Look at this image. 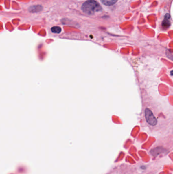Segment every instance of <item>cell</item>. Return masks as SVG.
Here are the masks:
<instances>
[{
  "label": "cell",
  "instance_id": "cell-1",
  "mask_svg": "<svg viewBox=\"0 0 173 174\" xmlns=\"http://www.w3.org/2000/svg\"><path fill=\"white\" fill-rule=\"evenodd\" d=\"M83 12L87 15H93L102 10V8L99 3L95 0H87L81 7Z\"/></svg>",
  "mask_w": 173,
  "mask_h": 174
},
{
  "label": "cell",
  "instance_id": "cell-2",
  "mask_svg": "<svg viewBox=\"0 0 173 174\" xmlns=\"http://www.w3.org/2000/svg\"><path fill=\"white\" fill-rule=\"evenodd\" d=\"M145 115L147 122L151 126H155L157 124V119L153 115L152 112L148 108H146L145 110Z\"/></svg>",
  "mask_w": 173,
  "mask_h": 174
},
{
  "label": "cell",
  "instance_id": "cell-3",
  "mask_svg": "<svg viewBox=\"0 0 173 174\" xmlns=\"http://www.w3.org/2000/svg\"><path fill=\"white\" fill-rule=\"evenodd\" d=\"M170 24H171V23L170 21V15L169 14H166L165 16V19L163 21L162 25L163 28L167 29L168 27H170Z\"/></svg>",
  "mask_w": 173,
  "mask_h": 174
},
{
  "label": "cell",
  "instance_id": "cell-4",
  "mask_svg": "<svg viewBox=\"0 0 173 174\" xmlns=\"http://www.w3.org/2000/svg\"><path fill=\"white\" fill-rule=\"evenodd\" d=\"M118 0H101V2L106 6H111L114 4Z\"/></svg>",
  "mask_w": 173,
  "mask_h": 174
},
{
  "label": "cell",
  "instance_id": "cell-5",
  "mask_svg": "<svg viewBox=\"0 0 173 174\" xmlns=\"http://www.w3.org/2000/svg\"><path fill=\"white\" fill-rule=\"evenodd\" d=\"M51 30L54 33L59 34L62 31V29L60 27H54L51 28Z\"/></svg>",
  "mask_w": 173,
  "mask_h": 174
},
{
  "label": "cell",
  "instance_id": "cell-6",
  "mask_svg": "<svg viewBox=\"0 0 173 174\" xmlns=\"http://www.w3.org/2000/svg\"><path fill=\"white\" fill-rule=\"evenodd\" d=\"M166 55L168 58H170L171 60L173 61V52H170L168 51V52H166Z\"/></svg>",
  "mask_w": 173,
  "mask_h": 174
},
{
  "label": "cell",
  "instance_id": "cell-7",
  "mask_svg": "<svg viewBox=\"0 0 173 174\" xmlns=\"http://www.w3.org/2000/svg\"><path fill=\"white\" fill-rule=\"evenodd\" d=\"M171 75L172 76H173V70L171 72Z\"/></svg>",
  "mask_w": 173,
  "mask_h": 174
}]
</instances>
